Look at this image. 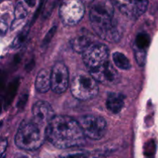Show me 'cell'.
<instances>
[{"label":"cell","mask_w":158,"mask_h":158,"mask_svg":"<svg viewBox=\"0 0 158 158\" xmlns=\"http://www.w3.org/2000/svg\"><path fill=\"white\" fill-rule=\"evenodd\" d=\"M46 136L49 143L61 149L82 146L86 137L79 122L68 116H56L46 127Z\"/></svg>","instance_id":"1"},{"label":"cell","mask_w":158,"mask_h":158,"mask_svg":"<svg viewBox=\"0 0 158 158\" xmlns=\"http://www.w3.org/2000/svg\"><path fill=\"white\" fill-rule=\"evenodd\" d=\"M92 44L91 39L86 35H78L73 39L70 42V45L73 50L82 53Z\"/></svg>","instance_id":"14"},{"label":"cell","mask_w":158,"mask_h":158,"mask_svg":"<svg viewBox=\"0 0 158 158\" xmlns=\"http://www.w3.org/2000/svg\"><path fill=\"white\" fill-rule=\"evenodd\" d=\"M148 37L143 35V34H141L140 35H138L136 41V47L140 49H144L145 48L148 46Z\"/></svg>","instance_id":"18"},{"label":"cell","mask_w":158,"mask_h":158,"mask_svg":"<svg viewBox=\"0 0 158 158\" xmlns=\"http://www.w3.org/2000/svg\"><path fill=\"white\" fill-rule=\"evenodd\" d=\"M112 59L114 64L120 69L126 70V69H129L131 68V63L124 54L120 52H115L113 53Z\"/></svg>","instance_id":"15"},{"label":"cell","mask_w":158,"mask_h":158,"mask_svg":"<svg viewBox=\"0 0 158 158\" xmlns=\"http://www.w3.org/2000/svg\"><path fill=\"white\" fill-rule=\"evenodd\" d=\"M84 135L92 140H100L105 135L107 124L104 118L97 115H85L78 120Z\"/></svg>","instance_id":"6"},{"label":"cell","mask_w":158,"mask_h":158,"mask_svg":"<svg viewBox=\"0 0 158 158\" xmlns=\"http://www.w3.org/2000/svg\"><path fill=\"white\" fill-rule=\"evenodd\" d=\"M11 158H39L35 154H32L30 151H22L15 153Z\"/></svg>","instance_id":"19"},{"label":"cell","mask_w":158,"mask_h":158,"mask_svg":"<svg viewBox=\"0 0 158 158\" xmlns=\"http://www.w3.org/2000/svg\"><path fill=\"white\" fill-rule=\"evenodd\" d=\"M70 90L77 100H88L98 94L99 86L97 82L89 73L80 71L73 77Z\"/></svg>","instance_id":"4"},{"label":"cell","mask_w":158,"mask_h":158,"mask_svg":"<svg viewBox=\"0 0 158 158\" xmlns=\"http://www.w3.org/2000/svg\"><path fill=\"white\" fill-rule=\"evenodd\" d=\"M114 3L123 15L132 19H137L143 15L148 6V1H118Z\"/></svg>","instance_id":"10"},{"label":"cell","mask_w":158,"mask_h":158,"mask_svg":"<svg viewBox=\"0 0 158 158\" xmlns=\"http://www.w3.org/2000/svg\"><path fill=\"white\" fill-rule=\"evenodd\" d=\"M134 55L135 59L140 66H143L146 60V51L144 49H140L135 47L134 49Z\"/></svg>","instance_id":"17"},{"label":"cell","mask_w":158,"mask_h":158,"mask_svg":"<svg viewBox=\"0 0 158 158\" xmlns=\"http://www.w3.org/2000/svg\"><path fill=\"white\" fill-rule=\"evenodd\" d=\"M32 120L44 127H47L49 123L56 117L52 106L43 100H39L32 106Z\"/></svg>","instance_id":"9"},{"label":"cell","mask_w":158,"mask_h":158,"mask_svg":"<svg viewBox=\"0 0 158 158\" xmlns=\"http://www.w3.org/2000/svg\"><path fill=\"white\" fill-rule=\"evenodd\" d=\"M85 13L83 2L78 0H67L61 3L59 9L60 19L66 26H75L80 23Z\"/></svg>","instance_id":"7"},{"label":"cell","mask_w":158,"mask_h":158,"mask_svg":"<svg viewBox=\"0 0 158 158\" xmlns=\"http://www.w3.org/2000/svg\"><path fill=\"white\" fill-rule=\"evenodd\" d=\"M69 85V73L66 65L57 62L51 69V89L56 94H63Z\"/></svg>","instance_id":"8"},{"label":"cell","mask_w":158,"mask_h":158,"mask_svg":"<svg viewBox=\"0 0 158 158\" xmlns=\"http://www.w3.org/2000/svg\"><path fill=\"white\" fill-rule=\"evenodd\" d=\"M46 127L33 120L23 122L15 135V145L25 151H35L43 144L46 139Z\"/></svg>","instance_id":"3"},{"label":"cell","mask_w":158,"mask_h":158,"mask_svg":"<svg viewBox=\"0 0 158 158\" xmlns=\"http://www.w3.org/2000/svg\"><path fill=\"white\" fill-rule=\"evenodd\" d=\"M89 18L93 29L101 39L110 43H117L121 38V31L114 19V6L111 2H94L89 11Z\"/></svg>","instance_id":"2"},{"label":"cell","mask_w":158,"mask_h":158,"mask_svg":"<svg viewBox=\"0 0 158 158\" xmlns=\"http://www.w3.org/2000/svg\"><path fill=\"white\" fill-rule=\"evenodd\" d=\"M94 78V80L97 83H100L102 84L112 86L119 83L120 80V77L119 73L116 70L111 63L105 66L104 67L100 68L97 70L93 71L89 73Z\"/></svg>","instance_id":"11"},{"label":"cell","mask_w":158,"mask_h":158,"mask_svg":"<svg viewBox=\"0 0 158 158\" xmlns=\"http://www.w3.org/2000/svg\"><path fill=\"white\" fill-rule=\"evenodd\" d=\"M106 108L113 114H118L124 106V97L121 94L111 93L106 101Z\"/></svg>","instance_id":"13"},{"label":"cell","mask_w":158,"mask_h":158,"mask_svg":"<svg viewBox=\"0 0 158 158\" xmlns=\"http://www.w3.org/2000/svg\"><path fill=\"white\" fill-rule=\"evenodd\" d=\"M27 13L28 11L26 6H25L24 2H18L15 10V21L23 19L27 15Z\"/></svg>","instance_id":"16"},{"label":"cell","mask_w":158,"mask_h":158,"mask_svg":"<svg viewBox=\"0 0 158 158\" xmlns=\"http://www.w3.org/2000/svg\"><path fill=\"white\" fill-rule=\"evenodd\" d=\"M6 146H7V141H6V140H3V141L2 142V145H1L2 154H3V152H4V151H5V149H6Z\"/></svg>","instance_id":"20"},{"label":"cell","mask_w":158,"mask_h":158,"mask_svg":"<svg viewBox=\"0 0 158 158\" xmlns=\"http://www.w3.org/2000/svg\"><path fill=\"white\" fill-rule=\"evenodd\" d=\"M82 54L83 63L89 73L97 70L110 63L109 49L102 43H93Z\"/></svg>","instance_id":"5"},{"label":"cell","mask_w":158,"mask_h":158,"mask_svg":"<svg viewBox=\"0 0 158 158\" xmlns=\"http://www.w3.org/2000/svg\"><path fill=\"white\" fill-rule=\"evenodd\" d=\"M35 88L40 93H46L51 89V70L42 69L35 79Z\"/></svg>","instance_id":"12"}]
</instances>
